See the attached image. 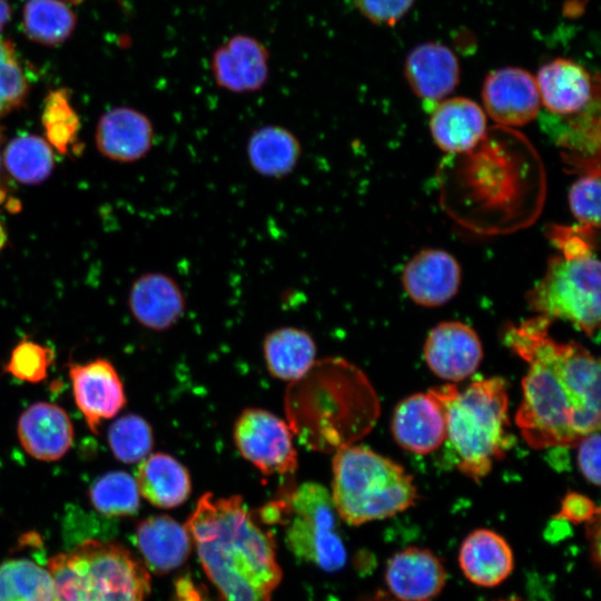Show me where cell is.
<instances>
[{
	"instance_id": "obj_1",
	"label": "cell",
	"mask_w": 601,
	"mask_h": 601,
	"mask_svg": "<svg viewBox=\"0 0 601 601\" xmlns=\"http://www.w3.org/2000/svg\"><path fill=\"white\" fill-rule=\"evenodd\" d=\"M539 315L509 325L504 344L529 364L515 423L533 449L571 447L600 427V362L577 342L550 335Z\"/></svg>"
},
{
	"instance_id": "obj_2",
	"label": "cell",
	"mask_w": 601,
	"mask_h": 601,
	"mask_svg": "<svg viewBox=\"0 0 601 601\" xmlns=\"http://www.w3.org/2000/svg\"><path fill=\"white\" fill-rule=\"evenodd\" d=\"M185 525L221 601H272L282 580L275 541L240 496L205 493Z\"/></svg>"
},
{
	"instance_id": "obj_3",
	"label": "cell",
	"mask_w": 601,
	"mask_h": 601,
	"mask_svg": "<svg viewBox=\"0 0 601 601\" xmlns=\"http://www.w3.org/2000/svg\"><path fill=\"white\" fill-rule=\"evenodd\" d=\"M285 396L287 424L306 447L336 452L374 425L378 403L363 373L342 358L315 362Z\"/></svg>"
},
{
	"instance_id": "obj_4",
	"label": "cell",
	"mask_w": 601,
	"mask_h": 601,
	"mask_svg": "<svg viewBox=\"0 0 601 601\" xmlns=\"http://www.w3.org/2000/svg\"><path fill=\"white\" fill-rule=\"evenodd\" d=\"M443 406L446 437L457 470L475 482L492 470L510 447L509 396L501 377L473 381L460 391L454 384L430 390Z\"/></svg>"
},
{
	"instance_id": "obj_5",
	"label": "cell",
	"mask_w": 601,
	"mask_h": 601,
	"mask_svg": "<svg viewBox=\"0 0 601 601\" xmlns=\"http://www.w3.org/2000/svg\"><path fill=\"white\" fill-rule=\"evenodd\" d=\"M594 228L559 227L550 237L561 254L551 257L539 283L528 293L529 306L553 318L570 322L588 337L600 329V262L594 253Z\"/></svg>"
},
{
	"instance_id": "obj_6",
	"label": "cell",
	"mask_w": 601,
	"mask_h": 601,
	"mask_svg": "<svg viewBox=\"0 0 601 601\" xmlns=\"http://www.w3.org/2000/svg\"><path fill=\"white\" fill-rule=\"evenodd\" d=\"M334 454L331 496L347 524L387 519L416 503L413 477L397 462L353 444Z\"/></svg>"
},
{
	"instance_id": "obj_7",
	"label": "cell",
	"mask_w": 601,
	"mask_h": 601,
	"mask_svg": "<svg viewBox=\"0 0 601 601\" xmlns=\"http://www.w3.org/2000/svg\"><path fill=\"white\" fill-rule=\"evenodd\" d=\"M55 601H145L147 569L125 546L87 540L49 559Z\"/></svg>"
},
{
	"instance_id": "obj_8",
	"label": "cell",
	"mask_w": 601,
	"mask_h": 601,
	"mask_svg": "<svg viewBox=\"0 0 601 601\" xmlns=\"http://www.w3.org/2000/svg\"><path fill=\"white\" fill-rule=\"evenodd\" d=\"M286 508L285 541L293 554L326 571L343 568L346 550L327 489L314 482L303 483L290 493Z\"/></svg>"
},
{
	"instance_id": "obj_9",
	"label": "cell",
	"mask_w": 601,
	"mask_h": 601,
	"mask_svg": "<svg viewBox=\"0 0 601 601\" xmlns=\"http://www.w3.org/2000/svg\"><path fill=\"white\" fill-rule=\"evenodd\" d=\"M234 439L240 454L265 475H285L297 469L292 430L266 410L243 411L235 424Z\"/></svg>"
},
{
	"instance_id": "obj_10",
	"label": "cell",
	"mask_w": 601,
	"mask_h": 601,
	"mask_svg": "<svg viewBox=\"0 0 601 601\" xmlns=\"http://www.w3.org/2000/svg\"><path fill=\"white\" fill-rule=\"evenodd\" d=\"M72 394L88 427L98 433L101 421L112 418L126 404L122 382L114 365L97 358L69 366Z\"/></svg>"
},
{
	"instance_id": "obj_11",
	"label": "cell",
	"mask_w": 601,
	"mask_h": 601,
	"mask_svg": "<svg viewBox=\"0 0 601 601\" xmlns=\"http://www.w3.org/2000/svg\"><path fill=\"white\" fill-rule=\"evenodd\" d=\"M423 353L430 370L450 382L472 375L483 358L480 337L472 327L459 321L435 325L427 334Z\"/></svg>"
},
{
	"instance_id": "obj_12",
	"label": "cell",
	"mask_w": 601,
	"mask_h": 601,
	"mask_svg": "<svg viewBox=\"0 0 601 601\" xmlns=\"http://www.w3.org/2000/svg\"><path fill=\"white\" fill-rule=\"evenodd\" d=\"M482 99L487 115L503 126H524L540 109L535 78L518 67L491 71L483 83Z\"/></svg>"
},
{
	"instance_id": "obj_13",
	"label": "cell",
	"mask_w": 601,
	"mask_h": 601,
	"mask_svg": "<svg viewBox=\"0 0 601 601\" xmlns=\"http://www.w3.org/2000/svg\"><path fill=\"white\" fill-rule=\"evenodd\" d=\"M268 50L258 39L235 35L214 51L211 73L221 89L234 93L256 92L268 80Z\"/></svg>"
},
{
	"instance_id": "obj_14",
	"label": "cell",
	"mask_w": 601,
	"mask_h": 601,
	"mask_svg": "<svg viewBox=\"0 0 601 601\" xmlns=\"http://www.w3.org/2000/svg\"><path fill=\"white\" fill-rule=\"evenodd\" d=\"M391 428L404 450L418 455L432 453L446 437L443 406L431 391L410 395L396 405Z\"/></svg>"
},
{
	"instance_id": "obj_15",
	"label": "cell",
	"mask_w": 601,
	"mask_h": 601,
	"mask_svg": "<svg viewBox=\"0 0 601 601\" xmlns=\"http://www.w3.org/2000/svg\"><path fill=\"white\" fill-rule=\"evenodd\" d=\"M384 578L398 601H432L443 591L447 572L431 550L408 546L391 556Z\"/></svg>"
},
{
	"instance_id": "obj_16",
	"label": "cell",
	"mask_w": 601,
	"mask_h": 601,
	"mask_svg": "<svg viewBox=\"0 0 601 601\" xmlns=\"http://www.w3.org/2000/svg\"><path fill=\"white\" fill-rule=\"evenodd\" d=\"M461 275L460 264L450 253L427 248L415 254L406 263L402 283L414 303L436 307L456 295Z\"/></svg>"
},
{
	"instance_id": "obj_17",
	"label": "cell",
	"mask_w": 601,
	"mask_h": 601,
	"mask_svg": "<svg viewBox=\"0 0 601 601\" xmlns=\"http://www.w3.org/2000/svg\"><path fill=\"white\" fill-rule=\"evenodd\" d=\"M405 77L414 93L433 109L459 83V60L442 43H421L406 58Z\"/></svg>"
},
{
	"instance_id": "obj_18",
	"label": "cell",
	"mask_w": 601,
	"mask_h": 601,
	"mask_svg": "<svg viewBox=\"0 0 601 601\" xmlns=\"http://www.w3.org/2000/svg\"><path fill=\"white\" fill-rule=\"evenodd\" d=\"M24 451L41 461L61 459L71 447L73 427L62 407L37 402L22 412L17 425Z\"/></svg>"
},
{
	"instance_id": "obj_19",
	"label": "cell",
	"mask_w": 601,
	"mask_h": 601,
	"mask_svg": "<svg viewBox=\"0 0 601 601\" xmlns=\"http://www.w3.org/2000/svg\"><path fill=\"white\" fill-rule=\"evenodd\" d=\"M129 308L142 326L160 332L169 329L184 316L186 297L171 276L152 272L132 283Z\"/></svg>"
},
{
	"instance_id": "obj_20",
	"label": "cell",
	"mask_w": 601,
	"mask_h": 601,
	"mask_svg": "<svg viewBox=\"0 0 601 601\" xmlns=\"http://www.w3.org/2000/svg\"><path fill=\"white\" fill-rule=\"evenodd\" d=\"M154 135L152 122L145 114L129 107H117L100 118L96 145L111 160L132 162L149 152Z\"/></svg>"
},
{
	"instance_id": "obj_21",
	"label": "cell",
	"mask_w": 601,
	"mask_h": 601,
	"mask_svg": "<svg viewBox=\"0 0 601 601\" xmlns=\"http://www.w3.org/2000/svg\"><path fill=\"white\" fill-rule=\"evenodd\" d=\"M540 101L552 114L570 116L583 111L593 97V83L580 63L556 58L540 67L535 78Z\"/></svg>"
},
{
	"instance_id": "obj_22",
	"label": "cell",
	"mask_w": 601,
	"mask_h": 601,
	"mask_svg": "<svg viewBox=\"0 0 601 601\" xmlns=\"http://www.w3.org/2000/svg\"><path fill=\"white\" fill-rule=\"evenodd\" d=\"M459 565L473 584L494 588L513 572L514 554L502 535L490 529H477L463 540L459 550Z\"/></svg>"
},
{
	"instance_id": "obj_23",
	"label": "cell",
	"mask_w": 601,
	"mask_h": 601,
	"mask_svg": "<svg viewBox=\"0 0 601 601\" xmlns=\"http://www.w3.org/2000/svg\"><path fill=\"white\" fill-rule=\"evenodd\" d=\"M135 544L148 569L157 574L183 565L193 548L186 525L169 515H151L141 520L135 531Z\"/></svg>"
},
{
	"instance_id": "obj_24",
	"label": "cell",
	"mask_w": 601,
	"mask_h": 601,
	"mask_svg": "<svg viewBox=\"0 0 601 601\" xmlns=\"http://www.w3.org/2000/svg\"><path fill=\"white\" fill-rule=\"evenodd\" d=\"M430 129L435 144L443 151L465 152L485 136L486 117L473 100L454 97L440 101L432 109Z\"/></svg>"
},
{
	"instance_id": "obj_25",
	"label": "cell",
	"mask_w": 601,
	"mask_h": 601,
	"mask_svg": "<svg viewBox=\"0 0 601 601\" xmlns=\"http://www.w3.org/2000/svg\"><path fill=\"white\" fill-rule=\"evenodd\" d=\"M303 148L297 136L286 127L265 125L247 139L246 157L252 169L270 179H282L297 167Z\"/></svg>"
},
{
	"instance_id": "obj_26",
	"label": "cell",
	"mask_w": 601,
	"mask_h": 601,
	"mask_svg": "<svg viewBox=\"0 0 601 601\" xmlns=\"http://www.w3.org/2000/svg\"><path fill=\"white\" fill-rule=\"evenodd\" d=\"M136 473L138 491L152 505L173 509L187 501L191 492L188 470L166 453L148 455Z\"/></svg>"
},
{
	"instance_id": "obj_27",
	"label": "cell",
	"mask_w": 601,
	"mask_h": 601,
	"mask_svg": "<svg viewBox=\"0 0 601 601\" xmlns=\"http://www.w3.org/2000/svg\"><path fill=\"white\" fill-rule=\"evenodd\" d=\"M263 349L269 373L283 381L300 378L315 363V342L302 328L286 326L269 332Z\"/></svg>"
},
{
	"instance_id": "obj_28",
	"label": "cell",
	"mask_w": 601,
	"mask_h": 601,
	"mask_svg": "<svg viewBox=\"0 0 601 601\" xmlns=\"http://www.w3.org/2000/svg\"><path fill=\"white\" fill-rule=\"evenodd\" d=\"M0 601H55L48 568L27 558L4 561L0 565Z\"/></svg>"
},
{
	"instance_id": "obj_29",
	"label": "cell",
	"mask_w": 601,
	"mask_h": 601,
	"mask_svg": "<svg viewBox=\"0 0 601 601\" xmlns=\"http://www.w3.org/2000/svg\"><path fill=\"white\" fill-rule=\"evenodd\" d=\"M55 165L50 144L36 135H21L12 139L4 150V166L10 175L26 185L46 180Z\"/></svg>"
},
{
	"instance_id": "obj_30",
	"label": "cell",
	"mask_w": 601,
	"mask_h": 601,
	"mask_svg": "<svg viewBox=\"0 0 601 601\" xmlns=\"http://www.w3.org/2000/svg\"><path fill=\"white\" fill-rule=\"evenodd\" d=\"M76 16L60 0H30L23 9L26 35L42 45H58L72 32Z\"/></svg>"
},
{
	"instance_id": "obj_31",
	"label": "cell",
	"mask_w": 601,
	"mask_h": 601,
	"mask_svg": "<svg viewBox=\"0 0 601 601\" xmlns=\"http://www.w3.org/2000/svg\"><path fill=\"white\" fill-rule=\"evenodd\" d=\"M89 499L99 513L110 518L132 515L140 505L136 480L124 471L108 472L96 480Z\"/></svg>"
},
{
	"instance_id": "obj_32",
	"label": "cell",
	"mask_w": 601,
	"mask_h": 601,
	"mask_svg": "<svg viewBox=\"0 0 601 601\" xmlns=\"http://www.w3.org/2000/svg\"><path fill=\"white\" fill-rule=\"evenodd\" d=\"M107 439L115 457L127 464L141 462L154 445L150 425L137 414L116 420L108 430Z\"/></svg>"
},
{
	"instance_id": "obj_33",
	"label": "cell",
	"mask_w": 601,
	"mask_h": 601,
	"mask_svg": "<svg viewBox=\"0 0 601 601\" xmlns=\"http://www.w3.org/2000/svg\"><path fill=\"white\" fill-rule=\"evenodd\" d=\"M42 124L47 141L66 154L77 141L79 119L66 90L52 91L46 100Z\"/></svg>"
},
{
	"instance_id": "obj_34",
	"label": "cell",
	"mask_w": 601,
	"mask_h": 601,
	"mask_svg": "<svg viewBox=\"0 0 601 601\" xmlns=\"http://www.w3.org/2000/svg\"><path fill=\"white\" fill-rule=\"evenodd\" d=\"M53 359L50 347L23 338L13 347L4 372L23 382L39 383L46 378Z\"/></svg>"
},
{
	"instance_id": "obj_35",
	"label": "cell",
	"mask_w": 601,
	"mask_h": 601,
	"mask_svg": "<svg viewBox=\"0 0 601 601\" xmlns=\"http://www.w3.org/2000/svg\"><path fill=\"white\" fill-rule=\"evenodd\" d=\"M28 85L12 45L0 39V116L19 106Z\"/></svg>"
},
{
	"instance_id": "obj_36",
	"label": "cell",
	"mask_w": 601,
	"mask_h": 601,
	"mask_svg": "<svg viewBox=\"0 0 601 601\" xmlns=\"http://www.w3.org/2000/svg\"><path fill=\"white\" fill-rule=\"evenodd\" d=\"M573 216L584 226L598 228L600 223L599 171L579 178L569 191Z\"/></svg>"
},
{
	"instance_id": "obj_37",
	"label": "cell",
	"mask_w": 601,
	"mask_h": 601,
	"mask_svg": "<svg viewBox=\"0 0 601 601\" xmlns=\"http://www.w3.org/2000/svg\"><path fill=\"white\" fill-rule=\"evenodd\" d=\"M359 12L376 24L394 26L415 0H354Z\"/></svg>"
},
{
	"instance_id": "obj_38",
	"label": "cell",
	"mask_w": 601,
	"mask_h": 601,
	"mask_svg": "<svg viewBox=\"0 0 601 601\" xmlns=\"http://www.w3.org/2000/svg\"><path fill=\"white\" fill-rule=\"evenodd\" d=\"M578 445V464L587 481L600 485V433L593 431L583 436Z\"/></svg>"
},
{
	"instance_id": "obj_39",
	"label": "cell",
	"mask_w": 601,
	"mask_h": 601,
	"mask_svg": "<svg viewBox=\"0 0 601 601\" xmlns=\"http://www.w3.org/2000/svg\"><path fill=\"white\" fill-rule=\"evenodd\" d=\"M598 513L599 509L590 499L578 493H570L562 502L558 519L572 523H582L588 522Z\"/></svg>"
},
{
	"instance_id": "obj_40",
	"label": "cell",
	"mask_w": 601,
	"mask_h": 601,
	"mask_svg": "<svg viewBox=\"0 0 601 601\" xmlns=\"http://www.w3.org/2000/svg\"><path fill=\"white\" fill-rule=\"evenodd\" d=\"M176 601H205L200 589L186 578L176 582Z\"/></svg>"
},
{
	"instance_id": "obj_41",
	"label": "cell",
	"mask_w": 601,
	"mask_h": 601,
	"mask_svg": "<svg viewBox=\"0 0 601 601\" xmlns=\"http://www.w3.org/2000/svg\"><path fill=\"white\" fill-rule=\"evenodd\" d=\"M10 19V7L4 0H0V32Z\"/></svg>"
},
{
	"instance_id": "obj_42",
	"label": "cell",
	"mask_w": 601,
	"mask_h": 601,
	"mask_svg": "<svg viewBox=\"0 0 601 601\" xmlns=\"http://www.w3.org/2000/svg\"><path fill=\"white\" fill-rule=\"evenodd\" d=\"M7 240V234L3 226L0 224V249L4 246Z\"/></svg>"
},
{
	"instance_id": "obj_43",
	"label": "cell",
	"mask_w": 601,
	"mask_h": 601,
	"mask_svg": "<svg viewBox=\"0 0 601 601\" xmlns=\"http://www.w3.org/2000/svg\"><path fill=\"white\" fill-rule=\"evenodd\" d=\"M68 1L76 3V2H79L81 0H68Z\"/></svg>"
},
{
	"instance_id": "obj_44",
	"label": "cell",
	"mask_w": 601,
	"mask_h": 601,
	"mask_svg": "<svg viewBox=\"0 0 601 601\" xmlns=\"http://www.w3.org/2000/svg\"><path fill=\"white\" fill-rule=\"evenodd\" d=\"M502 601H519V600H502Z\"/></svg>"
},
{
	"instance_id": "obj_45",
	"label": "cell",
	"mask_w": 601,
	"mask_h": 601,
	"mask_svg": "<svg viewBox=\"0 0 601 601\" xmlns=\"http://www.w3.org/2000/svg\"><path fill=\"white\" fill-rule=\"evenodd\" d=\"M0 160H1V158H0Z\"/></svg>"
}]
</instances>
